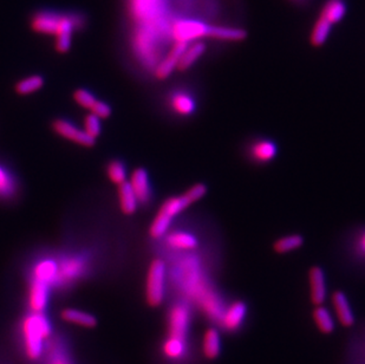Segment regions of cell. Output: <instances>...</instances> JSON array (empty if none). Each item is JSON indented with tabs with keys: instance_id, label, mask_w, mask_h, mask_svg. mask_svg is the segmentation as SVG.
Here are the masks:
<instances>
[{
	"instance_id": "6da1fadb",
	"label": "cell",
	"mask_w": 365,
	"mask_h": 364,
	"mask_svg": "<svg viewBox=\"0 0 365 364\" xmlns=\"http://www.w3.org/2000/svg\"><path fill=\"white\" fill-rule=\"evenodd\" d=\"M54 327L46 314L29 312L17 324L18 350L30 363H39L46 352V343L54 335Z\"/></svg>"
},
{
	"instance_id": "7a4b0ae2",
	"label": "cell",
	"mask_w": 365,
	"mask_h": 364,
	"mask_svg": "<svg viewBox=\"0 0 365 364\" xmlns=\"http://www.w3.org/2000/svg\"><path fill=\"white\" fill-rule=\"evenodd\" d=\"M190 205H193V202L189 199L187 193L179 197L169 198L164 201L149 227L150 237L154 239L164 237L172 225V219Z\"/></svg>"
},
{
	"instance_id": "3957f363",
	"label": "cell",
	"mask_w": 365,
	"mask_h": 364,
	"mask_svg": "<svg viewBox=\"0 0 365 364\" xmlns=\"http://www.w3.org/2000/svg\"><path fill=\"white\" fill-rule=\"evenodd\" d=\"M167 266L162 259H154L148 269L146 279V300L148 305L157 307L166 298Z\"/></svg>"
},
{
	"instance_id": "277c9868",
	"label": "cell",
	"mask_w": 365,
	"mask_h": 364,
	"mask_svg": "<svg viewBox=\"0 0 365 364\" xmlns=\"http://www.w3.org/2000/svg\"><path fill=\"white\" fill-rule=\"evenodd\" d=\"M38 364H76L70 341L63 334L54 332L48 341L46 352Z\"/></svg>"
},
{
	"instance_id": "5b68a950",
	"label": "cell",
	"mask_w": 365,
	"mask_h": 364,
	"mask_svg": "<svg viewBox=\"0 0 365 364\" xmlns=\"http://www.w3.org/2000/svg\"><path fill=\"white\" fill-rule=\"evenodd\" d=\"M86 271V262L81 257H69L57 262V277L55 285L58 287H69L72 282L82 278Z\"/></svg>"
},
{
	"instance_id": "8992f818",
	"label": "cell",
	"mask_w": 365,
	"mask_h": 364,
	"mask_svg": "<svg viewBox=\"0 0 365 364\" xmlns=\"http://www.w3.org/2000/svg\"><path fill=\"white\" fill-rule=\"evenodd\" d=\"M210 25L197 21H179L172 25V36L175 41L186 44L208 37Z\"/></svg>"
},
{
	"instance_id": "52a82bcc",
	"label": "cell",
	"mask_w": 365,
	"mask_h": 364,
	"mask_svg": "<svg viewBox=\"0 0 365 364\" xmlns=\"http://www.w3.org/2000/svg\"><path fill=\"white\" fill-rule=\"evenodd\" d=\"M189 323H190V314L187 305L177 303L169 309L168 318H167L168 336L181 340H187Z\"/></svg>"
},
{
	"instance_id": "ba28073f",
	"label": "cell",
	"mask_w": 365,
	"mask_h": 364,
	"mask_svg": "<svg viewBox=\"0 0 365 364\" xmlns=\"http://www.w3.org/2000/svg\"><path fill=\"white\" fill-rule=\"evenodd\" d=\"M82 25V18L77 15H62L61 23L56 33V50L59 53H66L71 48L72 33Z\"/></svg>"
},
{
	"instance_id": "9c48e42d",
	"label": "cell",
	"mask_w": 365,
	"mask_h": 364,
	"mask_svg": "<svg viewBox=\"0 0 365 364\" xmlns=\"http://www.w3.org/2000/svg\"><path fill=\"white\" fill-rule=\"evenodd\" d=\"M54 131L56 134L68 140L70 142L82 146V147H92L95 144V140L91 139L90 136L86 134L83 129L76 127L75 124L66 121V119H56L52 124Z\"/></svg>"
},
{
	"instance_id": "30bf717a",
	"label": "cell",
	"mask_w": 365,
	"mask_h": 364,
	"mask_svg": "<svg viewBox=\"0 0 365 364\" xmlns=\"http://www.w3.org/2000/svg\"><path fill=\"white\" fill-rule=\"evenodd\" d=\"M246 315V304L240 302V300H237V302L230 304V307L224 309V312L219 318V324L227 332H237L244 324Z\"/></svg>"
},
{
	"instance_id": "8fae6325",
	"label": "cell",
	"mask_w": 365,
	"mask_h": 364,
	"mask_svg": "<svg viewBox=\"0 0 365 364\" xmlns=\"http://www.w3.org/2000/svg\"><path fill=\"white\" fill-rule=\"evenodd\" d=\"M50 289L51 287L43 282L31 280L28 292V307L30 312L44 314L49 305Z\"/></svg>"
},
{
	"instance_id": "7c38bea8",
	"label": "cell",
	"mask_w": 365,
	"mask_h": 364,
	"mask_svg": "<svg viewBox=\"0 0 365 364\" xmlns=\"http://www.w3.org/2000/svg\"><path fill=\"white\" fill-rule=\"evenodd\" d=\"M308 282H310V296L311 302L316 307L323 305L326 300L328 290H326V279L324 271L319 266H313L308 271Z\"/></svg>"
},
{
	"instance_id": "4fadbf2b",
	"label": "cell",
	"mask_w": 365,
	"mask_h": 364,
	"mask_svg": "<svg viewBox=\"0 0 365 364\" xmlns=\"http://www.w3.org/2000/svg\"><path fill=\"white\" fill-rule=\"evenodd\" d=\"M188 44L182 43V41H175L172 46L170 52L167 57H164L162 61L156 66L155 76L159 79H166L172 74L174 70L177 69V64L180 61L181 56L184 55Z\"/></svg>"
},
{
	"instance_id": "5bb4252c",
	"label": "cell",
	"mask_w": 365,
	"mask_h": 364,
	"mask_svg": "<svg viewBox=\"0 0 365 364\" xmlns=\"http://www.w3.org/2000/svg\"><path fill=\"white\" fill-rule=\"evenodd\" d=\"M128 184L135 194L139 204H147L148 201L150 200V195H152L150 182H149L148 173L144 171V168L135 169L132 173Z\"/></svg>"
},
{
	"instance_id": "9a60e30c",
	"label": "cell",
	"mask_w": 365,
	"mask_h": 364,
	"mask_svg": "<svg viewBox=\"0 0 365 364\" xmlns=\"http://www.w3.org/2000/svg\"><path fill=\"white\" fill-rule=\"evenodd\" d=\"M331 303H333L335 315L339 320L342 327H353L355 324V315H353V309L350 307L349 299L345 296L344 292L342 291L333 292Z\"/></svg>"
},
{
	"instance_id": "2e32d148",
	"label": "cell",
	"mask_w": 365,
	"mask_h": 364,
	"mask_svg": "<svg viewBox=\"0 0 365 364\" xmlns=\"http://www.w3.org/2000/svg\"><path fill=\"white\" fill-rule=\"evenodd\" d=\"M62 15L55 12H39L34 15L31 28L34 32L56 36Z\"/></svg>"
},
{
	"instance_id": "e0dca14e",
	"label": "cell",
	"mask_w": 365,
	"mask_h": 364,
	"mask_svg": "<svg viewBox=\"0 0 365 364\" xmlns=\"http://www.w3.org/2000/svg\"><path fill=\"white\" fill-rule=\"evenodd\" d=\"M57 277V262L54 259H41L33 266L31 280L43 282L50 287L55 285Z\"/></svg>"
},
{
	"instance_id": "ac0fdd59",
	"label": "cell",
	"mask_w": 365,
	"mask_h": 364,
	"mask_svg": "<svg viewBox=\"0 0 365 364\" xmlns=\"http://www.w3.org/2000/svg\"><path fill=\"white\" fill-rule=\"evenodd\" d=\"M61 318L66 323L74 324L86 329H92L97 325V319L92 314L74 307H66L62 310Z\"/></svg>"
},
{
	"instance_id": "d6986e66",
	"label": "cell",
	"mask_w": 365,
	"mask_h": 364,
	"mask_svg": "<svg viewBox=\"0 0 365 364\" xmlns=\"http://www.w3.org/2000/svg\"><path fill=\"white\" fill-rule=\"evenodd\" d=\"M201 348L207 360H215L221 354V337L215 327L206 330L202 337Z\"/></svg>"
},
{
	"instance_id": "ffe728a7",
	"label": "cell",
	"mask_w": 365,
	"mask_h": 364,
	"mask_svg": "<svg viewBox=\"0 0 365 364\" xmlns=\"http://www.w3.org/2000/svg\"><path fill=\"white\" fill-rule=\"evenodd\" d=\"M187 341L168 336L161 347V352L166 360L177 362L185 357L187 352Z\"/></svg>"
},
{
	"instance_id": "44dd1931",
	"label": "cell",
	"mask_w": 365,
	"mask_h": 364,
	"mask_svg": "<svg viewBox=\"0 0 365 364\" xmlns=\"http://www.w3.org/2000/svg\"><path fill=\"white\" fill-rule=\"evenodd\" d=\"M166 244L172 250L192 251L197 246V238L187 232H170L166 236Z\"/></svg>"
},
{
	"instance_id": "7402d4cb",
	"label": "cell",
	"mask_w": 365,
	"mask_h": 364,
	"mask_svg": "<svg viewBox=\"0 0 365 364\" xmlns=\"http://www.w3.org/2000/svg\"><path fill=\"white\" fill-rule=\"evenodd\" d=\"M206 52V44L202 41H193L190 46H187L184 55L181 56L177 69L186 71L197 63L202 55Z\"/></svg>"
},
{
	"instance_id": "603a6c76",
	"label": "cell",
	"mask_w": 365,
	"mask_h": 364,
	"mask_svg": "<svg viewBox=\"0 0 365 364\" xmlns=\"http://www.w3.org/2000/svg\"><path fill=\"white\" fill-rule=\"evenodd\" d=\"M245 30L232 26H210L208 38L226 41H241L246 38Z\"/></svg>"
},
{
	"instance_id": "cb8c5ba5",
	"label": "cell",
	"mask_w": 365,
	"mask_h": 364,
	"mask_svg": "<svg viewBox=\"0 0 365 364\" xmlns=\"http://www.w3.org/2000/svg\"><path fill=\"white\" fill-rule=\"evenodd\" d=\"M117 187H119L117 194H119V209L126 215H132L139 207V201L136 199L135 194L130 189L128 181Z\"/></svg>"
},
{
	"instance_id": "d4e9b609",
	"label": "cell",
	"mask_w": 365,
	"mask_h": 364,
	"mask_svg": "<svg viewBox=\"0 0 365 364\" xmlns=\"http://www.w3.org/2000/svg\"><path fill=\"white\" fill-rule=\"evenodd\" d=\"M346 4L344 0H328L322 8L320 17L325 18L330 24H337L344 18Z\"/></svg>"
},
{
	"instance_id": "484cf974",
	"label": "cell",
	"mask_w": 365,
	"mask_h": 364,
	"mask_svg": "<svg viewBox=\"0 0 365 364\" xmlns=\"http://www.w3.org/2000/svg\"><path fill=\"white\" fill-rule=\"evenodd\" d=\"M250 154L253 159L260 164H266L275 159L277 155V147L275 144L268 140H262L253 144Z\"/></svg>"
},
{
	"instance_id": "4316f807",
	"label": "cell",
	"mask_w": 365,
	"mask_h": 364,
	"mask_svg": "<svg viewBox=\"0 0 365 364\" xmlns=\"http://www.w3.org/2000/svg\"><path fill=\"white\" fill-rule=\"evenodd\" d=\"M313 320L316 324L317 329L324 335H330L335 332V319L331 312L323 305H318L313 310Z\"/></svg>"
},
{
	"instance_id": "83f0119b",
	"label": "cell",
	"mask_w": 365,
	"mask_h": 364,
	"mask_svg": "<svg viewBox=\"0 0 365 364\" xmlns=\"http://www.w3.org/2000/svg\"><path fill=\"white\" fill-rule=\"evenodd\" d=\"M170 104H172V111L182 116H188V115L193 114L195 111L194 99H192L190 95L186 94V93H177L174 95Z\"/></svg>"
},
{
	"instance_id": "f1b7e54d",
	"label": "cell",
	"mask_w": 365,
	"mask_h": 364,
	"mask_svg": "<svg viewBox=\"0 0 365 364\" xmlns=\"http://www.w3.org/2000/svg\"><path fill=\"white\" fill-rule=\"evenodd\" d=\"M43 86H44V78L41 77V75H32V76L23 78L21 81L17 83L16 93L21 96L34 94L41 90Z\"/></svg>"
},
{
	"instance_id": "f546056e",
	"label": "cell",
	"mask_w": 365,
	"mask_h": 364,
	"mask_svg": "<svg viewBox=\"0 0 365 364\" xmlns=\"http://www.w3.org/2000/svg\"><path fill=\"white\" fill-rule=\"evenodd\" d=\"M331 28H333V25L330 24L323 17H319L316 24L313 26V29H312L311 38H310L312 46H323L325 41H328L330 32H331Z\"/></svg>"
},
{
	"instance_id": "4dcf8cb0",
	"label": "cell",
	"mask_w": 365,
	"mask_h": 364,
	"mask_svg": "<svg viewBox=\"0 0 365 364\" xmlns=\"http://www.w3.org/2000/svg\"><path fill=\"white\" fill-rule=\"evenodd\" d=\"M304 244V238L299 234H290L280 238L273 245L275 252L279 254L290 253L292 251L298 250Z\"/></svg>"
},
{
	"instance_id": "1f68e13d",
	"label": "cell",
	"mask_w": 365,
	"mask_h": 364,
	"mask_svg": "<svg viewBox=\"0 0 365 364\" xmlns=\"http://www.w3.org/2000/svg\"><path fill=\"white\" fill-rule=\"evenodd\" d=\"M107 175L109 180L115 184L116 186L127 182V171L124 164L121 161L114 160L111 161L110 164H108Z\"/></svg>"
},
{
	"instance_id": "d6a6232c",
	"label": "cell",
	"mask_w": 365,
	"mask_h": 364,
	"mask_svg": "<svg viewBox=\"0 0 365 364\" xmlns=\"http://www.w3.org/2000/svg\"><path fill=\"white\" fill-rule=\"evenodd\" d=\"M157 5V0H132V10L137 18H149L152 16L154 8Z\"/></svg>"
},
{
	"instance_id": "836d02e7",
	"label": "cell",
	"mask_w": 365,
	"mask_h": 364,
	"mask_svg": "<svg viewBox=\"0 0 365 364\" xmlns=\"http://www.w3.org/2000/svg\"><path fill=\"white\" fill-rule=\"evenodd\" d=\"M84 124V129L88 135L90 136L91 139L96 140L99 137L101 131H102V127H101V119L95 116L92 114L86 115L83 121Z\"/></svg>"
},
{
	"instance_id": "e575fe53",
	"label": "cell",
	"mask_w": 365,
	"mask_h": 364,
	"mask_svg": "<svg viewBox=\"0 0 365 364\" xmlns=\"http://www.w3.org/2000/svg\"><path fill=\"white\" fill-rule=\"evenodd\" d=\"M74 99L78 106L84 108V109H88V111H90L91 106H94V103L97 101L94 95L86 89H77L75 91Z\"/></svg>"
},
{
	"instance_id": "d590c367",
	"label": "cell",
	"mask_w": 365,
	"mask_h": 364,
	"mask_svg": "<svg viewBox=\"0 0 365 364\" xmlns=\"http://www.w3.org/2000/svg\"><path fill=\"white\" fill-rule=\"evenodd\" d=\"M14 189L12 179L4 168L0 166V195H10Z\"/></svg>"
},
{
	"instance_id": "8d00e7d4",
	"label": "cell",
	"mask_w": 365,
	"mask_h": 364,
	"mask_svg": "<svg viewBox=\"0 0 365 364\" xmlns=\"http://www.w3.org/2000/svg\"><path fill=\"white\" fill-rule=\"evenodd\" d=\"M89 111H90V114L97 116L99 119H108L111 115L110 106L103 102V101H96Z\"/></svg>"
},
{
	"instance_id": "74e56055",
	"label": "cell",
	"mask_w": 365,
	"mask_h": 364,
	"mask_svg": "<svg viewBox=\"0 0 365 364\" xmlns=\"http://www.w3.org/2000/svg\"><path fill=\"white\" fill-rule=\"evenodd\" d=\"M359 250L365 253V233H363V236L361 237V240H359Z\"/></svg>"
},
{
	"instance_id": "f35d334b",
	"label": "cell",
	"mask_w": 365,
	"mask_h": 364,
	"mask_svg": "<svg viewBox=\"0 0 365 364\" xmlns=\"http://www.w3.org/2000/svg\"><path fill=\"white\" fill-rule=\"evenodd\" d=\"M295 1H304V0H295Z\"/></svg>"
}]
</instances>
